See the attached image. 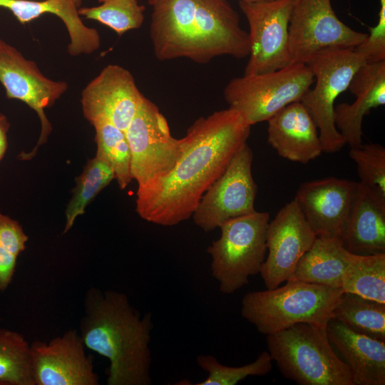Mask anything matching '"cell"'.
<instances>
[{"instance_id":"1","label":"cell","mask_w":385,"mask_h":385,"mask_svg":"<svg viewBox=\"0 0 385 385\" xmlns=\"http://www.w3.org/2000/svg\"><path fill=\"white\" fill-rule=\"evenodd\" d=\"M250 130L243 116L230 108L197 119L183 138L184 151L172 170L137 190L135 212L162 226L190 218L205 192L247 143Z\"/></svg>"},{"instance_id":"2","label":"cell","mask_w":385,"mask_h":385,"mask_svg":"<svg viewBox=\"0 0 385 385\" xmlns=\"http://www.w3.org/2000/svg\"><path fill=\"white\" fill-rule=\"evenodd\" d=\"M148 4L158 60L186 58L205 64L221 56H249L248 33L227 0H148Z\"/></svg>"},{"instance_id":"3","label":"cell","mask_w":385,"mask_h":385,"mask_svg":"<svg viewBox=\"0 0 385 385\" xmlns=\"http://www.w3.org/2000/svg\"><path fill=\"white\" fill-rule=\"evenodd\" d=\"M80 335L88 349L107 358L108 385L151 384L152 314L141 316L123 292L89 288Z\"/></svg>"},{"instance_id":"4","label":"cell","mask_w":385,"mask_h":385,"mask_svg":"<svg viewBox=\"0 0 385 385\" xmlns=\"http://www.w3.org/2000/svg\"><path fill=\"white\" fill-rule=\"evenodd\" d=\"M285 282L247 293L242 299V317L266 336L298 323L326 327L344 291L296 279Z\"/></svg>"},{"instance_id":"5","label":"cell","mask_w":385,"mask_h":385,"mask_svg":"<svg viewBox=\"0 0 385 385\" xmlns=\"http://www.w3.org/2000/svg\"><path fill=\"white\" fill-rule=\"evenodd\" d=\"M268 352L283 376L299 385H354L334 351L327 326L298 323L267 335Z\"/></svg>"},{"instance_id":"6","label":"cell","mask_w":385,"mask_h":385,"mask_svg":"<svg viewBox=\"0 0 385 385\" xmlns=\"http://www.w3.org/2000/svg\"><path fill=\"white\" fill-rule=\"evenodd\" d=\"M270 214L255 211L222 224L220 237L207 247L212 276L220 291L235 292L260 274L267 253L266 234Z\"/></svg>"},{"instance_id":"7","label":"cell","mask_w":385,"mask_h":385,"mask_svg":"<svg viewBox=\"0 0 385 385\" xmlns=\"http://www.w3.org/2000/svg\"><path fill=\"white\" fill-rule=\"evenodd\" d=\"M314 82L305 63H291L279 70L243 75L224 89L229 108L238 111L252 125L267 121L287 105L299 101Z\"/></svg>"},{"instance_id":"8","label":"cell","mask_w":385,"mask_h":385,"mask_svg":"<svg viewBox=\"0 0 385 385\" xmlns=\"http://www.w3.org/2000/svg\"><path fill=\"white\" fill-rule=\"evenodd\" d=\"M366 63L354 49L329 48L314 55L306 63L311 69L315 86L303 95L300 102L315 122L322 151L340 150L346 144L334 123V101L347 90L356 71Z\"/></svg>"},{"instance_id":"9","label":"cell","mask_w":385,"mask_h":385,"mask_svg":"<svg viewBox=\"0 0 385 385\" xmlns=\"http://www.w3.org/2000/svg\"><path fill=\"white\" fill-rule=\"evenodd\" d=\"M130 153V174L138 189L166 176L184 151L183 138H174L158 107L144 98L125 130Z\"/></svg>"},{"instance_id":"10","label":"cell","mask_w":385,"mask_h":385,"mask_svg":"<svg viewBox=\"0 0 385 385\" xmlns=\"http://www.w3.org/2000/svg\"><path fill=\"white\" fill-rule=\"evenodd\" d=\"M367 36L343 23L331 0H294L289 24L290 63L306 64L326 48L354 49Z\"/></svg>"},{"instance_id":"11","label":"cell","mask_w":385,"mask_h":385,"mask_svg":"<svg viewBox=\"0 0 385 385\" xmlns=\"http://www.w3.org/2000/svg\"><path fill=\"white\" fill-rule=\"evenodd\" d=\"M253 154L245 143L221 176L202 195L192 217L207 232L232 218L255 211L257 186L252 173Z\"/></svg>"},{"instance_id":"12","label":"cell","mask_w":385,"mask_h":385,"mask_svg":"<svg viewBox=\"0 0 385 385\" xmlns=\"http://www.w3.org/2000/svg\"><path fill=\"white\" fill-rule=\"evenodd\" d=\"M294 1H239L249 25L250 53L244 75L274 71L291 64L289 24Z\"/></svg>"},{"instance_id":"13","label":"cell","mask_w":385,"mask_h":385,"mask_svg":"<svg viewBox=\"0 0 385 385\" xmlns=\"http://www.w3.org/2000/svg\"><path fill=\"white\" fill-rule=\"evenodd\" d=\"M0 83L8 98L23 101L40 119L41 128L36 145L30 153L19 155L21 160L31 159L38 147L47 141L52 130L44 110L53 106L66 93L68 84L45 76L34 61L26 59L15 47L1 38Z\"/></svg>"},{"instance_id":"14","label":"cell","mask_w":385,"mask_h":385,"mask_svg":"<svg viewBox=\"0 0 385 385\" xmlns=\"http://www.w3.org/2000/svg\"><path fill=\"white\" fill-rule=\"evenodd\" d=\"M317 236L293 199L269 222L268 252L260 274L267 289H274L294 278L296 267Z\"/></svg>"},{"instance_id":"15","label":"cell","mask_w":385,"mask_h":385,"mask_svg":"<svg viewBox=\"0 0 385 385\" xmlns=\"http://www.w3.org/2000/svg\"><path fill=\"white\" fill-rule=\"evenodd\" d=\"M145 96L133 76L119 65H108L83 88L81 103L91 123L107 121L125 131Z\"/></svg>"},{"instance_id":"16","label":"cell","mask_w":385,"mask_h":385,"mask_svg":"<svg viewBox=\"0 0 385 385\" xmlns=\"http://www.w3.org/2000/svg\"><path fill=\"white\" fill-rule=\"evenodd\" d=\"M83 339L70 329L49 342L31 344L35 385H98L93 360Z\"/></svg>"},{"instance_id":"17","label":"cell","mask_w":385,"mask_h":385,"mask_svg":"<svg viewBox=\"0 0 385 385\" xmlns=\"http://www.w3.org/2000/svg\"><path fill=\"white\" fill-rule=\"evenodd\" d=\"M359 184L328 177L300 185L294 200L317 237L341 240Z\"/></svg>"},{"instance_id":"18","label":"cell","mask_w":385,"mask_h":385,"mask_svg":"<svg viewBox=\"0 0 385 385\" xmlns=\"http://www.w3.org/2000/svg\"><path fill=\"white\" fill-rule=\"evenodd\" d=\"M267 121V141L282 158L306 164L323 152L318 128L300 101L287 105Z\"/></svg>"},{"instance_id":"19","label":"cell","mask_w":385,"mask_h":385,"mask_svg":"<svg viewBox=\"0 0 385 385\" xmlns=\"http://www.w3.org/2000/svg\"><path fill=\"white\" fill-rule=\"evenodd\" d=\"M347 89L356 96V101L334 107V123L345 143L354 147L362 143L364 117L385 103V61L361 66Z\"/></svg>"},{"instance_id":"20","label":"cell","mask_w":385,"mask_h":385,"mask_svg":"<svg viewBox=\"0 0 385 385\" xmlns=\"http://www.w3.org/2000/svg\"><path fill=\"white\" fill-rule=\"evenodd\" d=\"M329 342L342 354L354 385L385 384V342L356 332L331 319L327 324Z\"/></svg>"},{"instance_id":"21","label":"cell","mask_w":385,"mask_h":385,"mask_svg":"<svg viewBox=\"0 0 385 385\" xmlns=\"http://www.w3.org/2000/svg\"><path fill=\"white\" fill-rule=\"evenodd\" d=\"M359 183L342 243L346 250L356 255L385 253V197Z\"/></svg>"},{"instance_id":"22","label":"cell","mask_w":385,"mask_h":385,"mask_svg":"<svg viewBox=\"0 0 385 385\" xmlns=\"http://www.w3.org/2000/svg\"><path fill=\"white\" fill-rule=\"evenodd\" d=\"M0 7L9 10L21 24L44 14L57 16L67 29L70 37L68 51L72 56L91 54L101 46L98 31L83 23L71 0H0Z\"/></svg>"},{"instance_id":"23","label":"cell","mask_w":385,"mask_h":385,"mask_svg":"<svg viewBox=\"0 0 385 385\" xmlns=\"http://www.w3.org/2000/svg\"><path fill=\"white\" fill-rule=\"evenodd\" d=\"M351 255L340 239L317 237L299 260L293 279L342 289L344 273Z\"/></svg>"},{"instance_id":"24","label":"cell","mask_w":385,"mask_h":385,"mask_svg":"<svg viewBox=\"0 0 385 385\" xmlns=\"http://www.w3.org/2000/svg\"><path fill=\"white\" fill-rule=\"evenodd\" d=\"M332 319L356 332L385 342V303L343 292Z\"/></svg>"},{"instance_id":"25","label":"cell","mask_w":385,"mask_h":385,"mask_svg":"<svg viewBox=\"0 0 385 385\" xmlns=\"http://www.w3.org/2000/svg\"><path fill=\"white\" fill-rule=\"evenodd\" d=\"M344 292L385 303V253L353 254L344 273Z\"/></svg>"},{"instance_id":"26","label":"cell","mask_w":385,"mask_h":385,"mask_svg":"<svg viewBox=\"0 0 385 385\" xmlns=\"http://www.w3.org/2000/svg\"><path fill=\"white\" fill-rule=\"evenodd\" d=\"M0 385H35L31 344L15 331L0 328Z\"/></svg>"},{"instance_id":"27","label":"cell","mask_w":385,"mask_h":385,"mask_svg":"<svg viewBox=\"0 0 385 385\" xmlns=\"http://www.w3.org/2000/svg\"><path fill=\"white\" fill-rule=\"evenodd\" d=\"M113 180L114 172L104 160L96 155L88 160L83 172L76 178L73 195L65 211L63 234L73 227L77 217L84 214L91 201Z\"/></svg>"},{"instance_id":"28","label":"cell","mask_w":385,"mask_h":385,"mask_svg":"<svg viewBox=\"0 0 385 385\" xmlns=\"http://www.w3.org/2000/svg\"><path fill=\"white\" fill-rule=\"evenodd\" d=\"M91 125L96 131V156L108 164L119 188L124 190L133 180L130 153L125 131L107 121H96Z\"/></svg>"},{"instance_id":"29","label":"cell","mask_w":385,"mask_h":385,"mask_svg":"<svg viewBox=\"0 0 385 385\" xmlns=\"http://www.w3.org/2000/svg\"><path fill=\"white\" fill-rule=\"evenodd\" d=\"M99 6L80 7L78 12L86 19L97 21L118 35L141 27L145 7L138 0H98Z\"/></svg>"},{"instance_id":"30","label":"cell","mask_w":385,"mask_h":385,"mask_svg":"<svg viewBox=\"0 0 385 385\" xmlns=\"http://www.w3.org/2000/svg\"><path fill=\"white\" fill-rule=\"evenodd\" d=\"M196 361L207 374L206 379L197 385H235L247 376L266 375L272 368V359L267 351H262L254 361L241 366L222 364L210 354L198 355Z\"/></svg>"},{"instance_id":"31","label":"cell","mask_w":385,"mask_h":385,"mask_svg":"<svg viewBox=\"0 0 385 385\" xmlns=\"http://www.w3.org/2000/svg\"><path fill=\"white\" fill-rule=\"evenodd\" d=\"M350 158L355 162L361 183L385 197V148L369 143L351 147Z\"/></svg>"},{"instance_id":"32","label":"cell","mask_w":385,"mask_h":385,"mask_svg":"<svg viewBox=\"0 0 385 385\" xmlns=\"http://www.w3.org/2000/svg\"><path fill=\"white\" fill-rule=\"evenodd\" d=\"M379 19L375 26L369 28L370 34L354 48L368 63L385 61V0H381Z\"/></svg>"},{"instance_id":"33","label":"cell","mask_w":385,"mask_h":385,"mask_svg":"<svg viewBox=\"0 0 385 385\" xmlns=\"http://www.w3.org/2000/svg\"><path fill=\"white\" fill-rule=\"evenodd\" d=\"M28 236L21 225L10 217L0 213V246L19 256L26 249Z\"/></svg>"},{"instance_id":"34","label":"cell","mask_w":385,"mask_h":385,"mask_svg":"<svg viewBox=\"0 0 385 385\" xmlns=\"http://www.w3.org/2000/svg\"><path fill=\"white\" fill-rule=\"evenodd\" d=\"M18 256L0 246V292H4L13 279Z\"/></svg>"},{"instance_id":"35","label":"cell","mask_w":385,"mask_h":385,"mask_svg":"<svg viewBox=\"0 0 385 385\" xmlns=\"http://www.w3.org/2000/svg\"><path fill=\"white\" fill-rule=\"evenodd\" d=\"M10 123L5 115L0 113V160H1L8 148L7 133Z\"/></svg>"},{"instance_id":"36","label":"cell","mask_w":385,"mask_h":385,"mask_svg":"<svg viewBox=\"0 0 385 385\" xmlns=\"http://www.w3.org/2000/svg\"><path fill=\"white\" fill-rule=\"evenodd\" d=\"M74 5L78 9L81 7L83 0H71Z\"/></svg>"},{"instance_id":"37","label":"cell","mask_w":385,"mask_h":385,"mask_svg":"<svg viewBox=\"0 0 385 385\" xmlns=\"http://www.w3.org/2000/svg\"><path fill=\"white\" fill-rule=\"evenodd\" d=\"M246 2H258V1H271V0H240Z\"/></svg>"}]
</instances>
